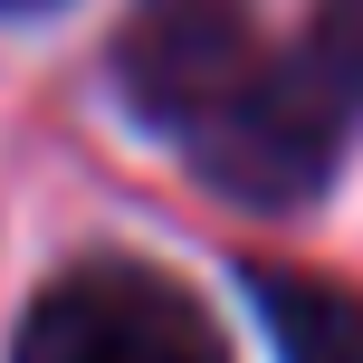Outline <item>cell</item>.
Segmentation results:
<instances>
[{
  "mask_svg": "<svg viewBox=\"0 0 363 363\" xmlns=\"http://www.w3.org/2000/svg\"><path fill=\"white\" fill-rule=\"evenodd\" d=\"M115 77L125 106L182 144V163L249 211H296L335 182L354 86L315 48H277L249 0H134Z\"/></svg>",
  "mask_w": 363,
  "mask_h": 363,
  "instance_id": "1",
  "label": "cell"
},
{
  "mask_svg": "<svg viewBox=\"0 0 363 363\" xmlns=\"http://www.w3.org/2000/svg\"><path fill=\"white\" fill-rule=\"evenodd\" d=\"M10 363H230L201 296L134 258H77L29 296Z\"/></svg>",
  "mask_w": 363,
  "mask_h": 363,
  "instance_id": "2",
  "label": "cell"
},
{
  "mask_svg": "<svg viewBox=\"0 0 363 363\" xmlns=\"http://www.w3.org/2000/svg\"><path fill=\"white\" fill-rule=\"evenodd\" d=\"M258 325H268L277 363H363V296L325 268H277V258H249L239 268Z\"/></svg>",
  "mask_w": 363,
  "mask_h": 363,
  "instance_id": "3",
  "label": "cell"
},
{
  "mask_svg": "<svg viewBox=\"0 0 363 363\" xmlns=\"http://www.w3.org/2000/svg\"><path fill=\"white\" fill-rule=\"evenodd\" d=\"M315 57L363 96V0H325V19H315Z\"/></svg>",
  "mask_w": 363,
  "mask_h": 363,
  "instance_id": "4",
  "label": "cell"
},
{
  "mask_svg": "<svg viewBox=\"0 0 363 363\" xmlns=\"http://www.w3.org/2000/svg\"><path fill=\"white\" fill-rule=\"evenodd\" d=\"M0 10H38V0H0Z\"/></svg>",
  "mask_w": 363,
  "mask_h": 363,
  "instance_id": "5",
  "label": "cell"
}]
</instances>
